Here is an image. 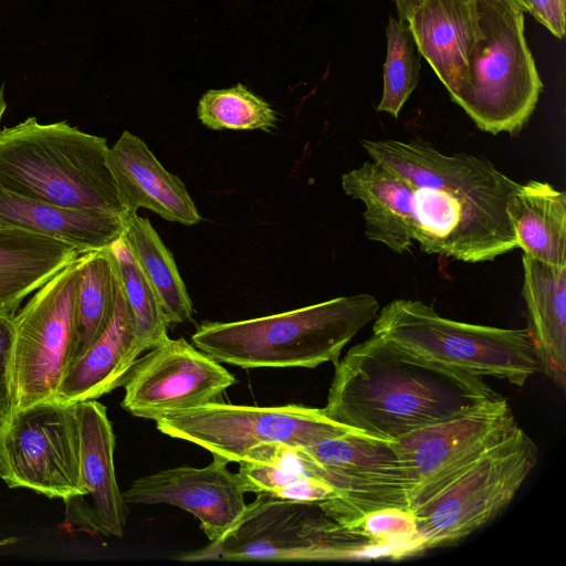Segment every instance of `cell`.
Returning <instances> with one entry per match:
<instances>
[{
    "instance_id": "1",
    "label": "cell",
    "mask_w": 566,
    "mask_h": 566,
    "mask_svg": "<svg viewBox=\"0 0 566 566\" xmlns=\"http://www.w3.org/2000/svg\"><path fill=\"white\" fill-rule=\"evenodd\" d=\"M360 143L371 160L413 187V241L422 252L476 263L517 248L506 206L520 184L491 161L446 155L424 142Z\"/></svg>"
},
{
    "instance_id": "2",
    "label": "cell",
    "mask_w": 566,
    "mask_h": 566,
    "mask_svg": "<svg viewBox=\"0 0 566 566\" xmlns=\"http://www.w3.org/2000/svg\"><path fill=\"white\" fill-rule=\"evenodd\" d=\"M503 398L481 376L373 334L335 365L322 409L339 424L394 441Z\"/></svg>"
},
{
    "instance_id": "3",
    "label": "cell",
    "mask_w": 566,
    "mask_h": 566,
    "mask_svg": "<svg viewBox=\"0 0 566 566\" xmlns=\"http://www.w3.org/2000/svg\"><path fill=\"white\" fill-rule=\"evenodd\" d=\"M380 310L370 294L339 296L296 310L234 322H202L192 344L241 368L336 365L345 345Z\"/></svg>"
},
{
    "instance_id": "4",
    "label": "cell",
    "mask_w": 566,
    "mask_h": 566,
    "mask_svg": "<svg viewBox=\"0 0 566 566\" xmlns=\"http://www.w3.org/2000/svg\"><path fill=\"white\" fill-rule=\"evenodd\" d=\"M104 137L36 117L0 132V187L50 203L125 214Z\"/></svg>"
},
{
    "instance_id": "5",
    "label": "cell",
    "mask_w": 566,
    "mask_h": 566,
    "mask_svg": "<svg viewBox=\"0 0 566 566\" xmlns=\"http://www.w3.org/2000/svg\"><path fill=\"white\" fill-rule=\"evenodd\" d=\"M479 31L469 76L451 96L478 128L516 135L543 90L524 33V12L504 0H478Z\"/></svg>"
},
{
    "instance_id": "6",
    "label": "cell",
    "mask_w": 566,
    "mask_h": 566,
    "mask_svg": "<svg viewBox=\"0 0 566 566\" xmlns=\"http://www.w3.org/2000/svg\"><path fill=\"white\" fill-rule=\"evenodd\" d=\"M373 334L422 358L523 387L542 371L526 328L470 324L440 316L418 300L397 298L379 310Z\"/></svg>"
},
{
    "instance_id": "7",
    "label": "cell",
    "mask_w": 566,
    "mask_h": 566,
    "mask_svg": "<svg viewBox=\"0 0 566 566\" xmlns=\"http://www.w3.org/2000/svg\"><path fill=\"white\" fill-rule=\"evenodd\" d=\"M361 536L327 516L319 502L256 494L217 541L180 560H339L365 558Z\"/></svg>"
},
{
    "instance_id": "8",
    "label": "cell",
    "mask_w": 566,
    "mask_h": 566,
    "mask_svg": "<svg viewBox=\"0 0 566 566\" xmlns=\"http://www.w3.org/2000/svg\"><path fill=\"white\" fill-rule=\"evenodd\" d=\"M295 469L333 490L318 501L329 518L355 532L368 515L410 510V483L394 441L352 430L308 447H293Z\"/></svg>"
},
{
    "instance_id": "9",
    "label": "cell",
    "mask_w": 566,
    "mask_h": 566,
    "mask_svg": "<svg viewBox=\"0 0 566 566\" xmlns=\"http://www.w3.org/2000/svg\"><path fill=\"white\" fill-rule=\"evenodd\" d=\"M537 459L536 444L521 428L411 510L423 552L452 546L492 522L513 501Z\"/></svg>"
},
{
    "instance_id": "10",
    "label": "cell",
    "mask_w": 566,
    "mask_h": 566,
    "mask_svg": "<svg viewBox=\"0 0 566 566\" xmlns=\"http://www.w3.org/2000/svg\"><path fill=\"white\" fill-rule=\"evenodd\" d=\"M156 427L161 433L197 444L229 463H239L259 444L308 447L354 430L333 421L321 408L219 401L166 415L156 420Z\"/></svg>"
},
{
    "instance_id": "11",
    "label": "cell",
    "mask_w": 566,
    "mask_h": 566,
    "mask_svg": "<svg viewBox=\"0 0 566 566\" xmlns=\"http://www.w3.org/2000/svg\"><path fill=\"white\" fill-rule=\"evenodd\" d=\"M83 253L38 289L14 316L13 411L54 399L75 337V297Z\"/></svg>"
},
{
    "instance_id": "12",
    "label": "cell",
    "mask_w": 566,
    "mask_h": 566,
    "mask_svg": "<svg viewBox=\"0 0 566 566\" xmlns=\"http://www.w3.org/2000/svg\"><path fill=\"white\" fill-rule=\"evenodd\" d=\"M0 478L50 499L81 495L75 405L50 399L13 411L0 431Z\"/></svg>"
},
{
    "instance_id": "13",
    "label": "cell",
    "mask_w": 566,
    "mask_h": 566,
    "mask_svg": "<svg viewBox=\"0 0 566 566\" xmlns=\"http://www.w3.org/2000/svg\"><path fill=\"white\" fill-rule=\"evenodd\" d=\"M520 429L503 398L394 440L410 483V511Z\"/></svg>"
},
{
    "instance_id": "14",
    "label": "cell",
    "mask_w": 566,
    "mask_h": 566,
    "mask_svg": "<svg viewBox=\"0 0 566 566\" xmlns=\"http://www.w3.org/2000/svg\"><path fill=\"white\" fill-rule=\"evenodd\" d=\"M235 382L221 363L182 337H168L136 359L122 385L120 405L134 417L156 421L218 401Z\"/></svg>"
},
{
    "instance_id": "15",
    "label": "cell",
    "mask_w": 566,
    "mask_h": 566,
    "mask_svg": "<svg viewBox=\"0 0 566 566\" xmlns=\"http://www.w3.org/2000/svg\"><path fill=\"white\" fill-rule=\"evenodd\" d=\"M80 431V479L83 493L65 504V524L91 534L122 537L128 509L116 481L115 437L106 408L97 400L75 403Z\"/></svg>"
},
{
    "instance_id": "16",
    "label": "cell",
    "mask_w": 566,
    "mask_h": 566,
    "mask_svg": "<svg viewBox=\"0 0 566 566\" xmlns=\"http://www.w3.org/2000/svg\"><path fill=\"white\" fill-rule=\"evenodd\" d=\"M229 462L213 455L203 468L178 467L136 479L123 492L127 504H168L191 513L210 542L217 541L238 521L247 493Z\"/></svg>"
},
{
    "instance_id": "17",
    "label": "cell",
    "mask_w": 566,
    "mask_h": 566,
    "mask_svg": "<svg viewBox=\"0 0 566 566\" xmlns=\"http://www.w3.org/2000/svg\"><path fill=\"white\" fill-rule=\"evenodd\" d=\"M106 161L125 213L145 208L185 226L201 221L184 181L169 172L138 136L124 130L108 147Z\"/></svg>"
},
{
    "instance_id": "18",
    "label": "cell",
    "mask_w": 566,
    "mask_h": 566,
    "mask_svg": "<svg viewBox=\"0 0 566 566\" xmlns=\"http://www.w3.org/2000/svg\"><path fill=\"white\" fill-rule=\"evenodd\" d=\"M146 350L117 276L115 308L108 326L70 365L54 399L66 405L96 400L122 386L136 359Z\"/></svg>"
},
{
    "instance_id": "19",
    "label": "cell",
    "mask_w": 566,
    "mask_h": 566,
    "mask_svg": "<svg viewBox=\"0 0 566 566\" xmlns=\"http://www.w3.org/2000/svg\"><path fill=\"white\" fill-rule=\"evenodd\" d=\"M407 23L420 55L454 95L469 76L479 31L478 0H424Z\"/></svg>"
},
{
    "instance_id": "20",
    "label": "cell",
    "mask_w": 566,
    "mask_h": 566,
    "mask_svg": "<svg viewBox=\"0 0 566 566\" xmlns=\"http://www.w3.org/2000/svg\"><path fill=\"white\" fill-rule=\"evenodd\" d=\"M344 192L365 205V234L403 254L413 243V187L390 168L367 160L342 176Z\"/></svg>"
},
{
    "instance_id": "21",
    "label": "cell",
    "mask_w": 566,
    "mask_h": 566,
    "mask_svg": "<svg viewBox=\"0 0 566 566\" xmlns=\"http://www.w3.org/2000/svg\"><path fill=\"white\" fill-rule=\"evenodd\" d=\"M527 332L544 371L566 388V268L523 254Z\"/></svg>"
},
{
    "instance_id": "22",
    "label": "cell",
    "mask_w": 566,
    "mask_h": 566,
    "mask_svg": "<svg viewBox=\"0 0 566 566\" xmlns=\"http://www.w3.org/2000/svg\"><path fill=\"white\" fill-rule=\"evenodd\" d=\"M0 227L53 238L83 253L108 248L123 233V218L106 211L63 207L0 187Z\"/></svg>"
},
{
    "instance_id": "23",
    "label": "cell",
    "mask_w": 566,
    "mask_h": 566,
    "mask_svg": "<svg viewBox=\"0 0 566 566\" xmlns=\"http://www.w3.org/2000/svg\"><path fill=\"white\" fill-rule=\"evenodd\" d=\"M83 252L18 227H0V313L15 316L23 300Z\"/></svg>"
},
{
    "instance_id": "24",
    "label": "cell",
    "mask_w": 566,
    "mask_h": 566,
    "mask_svg": "<svg viewBox=\"0 0 566 566\" xmlns=\"http://www.w3.org/2000/svg\"><path fill=\"white\" fill-rule=\"evenodd\" d=\"M507 216L524 254L566 268V195L530 180L510 196Z\"/></svg>"
},
{
    "instance_id": "25",
    "label": "cell",
    "mask_w": 566,
    "mask_h": 566,
    "mask_svg": "<svg viewBox=\"0 0 566 566\" xmlns=\"http://www.w3.org/2000/svg\"><path fill=\"white\" fill-rule=\"evenodd\" d=\"M123 238L154 290L168 325L192 319V302L171 252L147 218L123 216Z\"/></svg>"
},
{
    "instance_id": "26",
    "label": "cell",
    "mask_w": 566,
    "mask_h": 566,
    "mask_svg": "<svg viewBox=\"0 0 566 566\" xmlns=\"http://www.w3.org/2000/svg\"><path fill=\"white\" fill-rule=\"evenodd\" d=\"M117 273L108 248L83 253L76 297L75 337L71 364L108 326L116 301Z\"/></svg>"
},
{
    "instance_id": "27",
    "label": "cell",
    "mask_w": 566,
    "mask_h": 566,
    "mask_svg": "<svg viewBox=\"0 0 566 566\" xmlns=\"http://www.w3.org/2000/svg\"><path fill=\"white\" fill-rule=\"evenodd\" d=\"M199 120L213 130H264L276 127L277 116L271 105L243 84L209 90L199 99Z\"/></svg>"
},
{
    "instance_id": "28",
    "label": "cell",
    "mask_w": 566,
    "mask_h": 566,
    "mask_svg": "<svg viewBox=\"0 0 566 566\" xmlns=\"http://www.w3.org/2000/svg\"><path fill=\"white\" fill-rule=\"evenodd\" d=\"M118 281L133 313L137 332L147 349L168 338V324L158 298L144 276L125 239L120 235L111 245Z\"/></svg>"
},
{
    "instance_id": "29",
    "label": "cell",
    "mask_w": 566,
    "mask_h": 566,
    "mask_svg": "<svg viewBox=\"0 0 566 566\" xmlns=\"http://www.w3.org/2000/svg\"><path fill=\"white\" fill-rule=\"evenodd\" d=\"M386 36L384 90L377 109L397 118L419 82L421 55L407 22L389 15Z\"/></svg>"
},
{
    "instance_id": "30",
    "label": "cell",
    "mask_w": 566,
    "mask_h": 566,
    "mask_svg": "<svg viewBox=\"0 0 566 566\" xmlns=\"http://www.w3.org/2000/svg\"><path fill=\"white\" fill-rule=\"evenodd\" d=\"M14 316L0 313V415L8 420L13 412L12 350Z\"/></svg>"
},
{
    "instance_id": "31",
    "label": "cell",
    "mask_w": 566,
    "mask_h": 566,
    "mask_svg": "<svg viewBox=\"0 0 566 566\" xmlns=\"http://www.w3.org/2000/svg\"><path fill=\"white\" fill-rule=\"evenodd\" d=\"M528 13L554 36L563 39L566 25V0H526Z\"/></svg>"
},
{
    "instance_id": "32",
    "label": "cell",
    "mask_w": 566,
    "mask_h": 566,
    "mask_svg": "<svg viewBox=\"0 0 566 566\" xmlns=\"http://www.w3.org/2000/svg\"><path fill=\"white\" fill-rule=\"evenodd\" d=\"M397 8L398 20L408 22L424 0H392Z\"/></svg>"
},
{
    "instance_id": "33",
    "label": "cell",
    "mask_w": 566,
    "mask_h": 566,
    "mask_svg": "<svg viewBox=\"0 0 566 566\" xmlns=\"http://www.w3.org/2000/svg\"><path fill=\"white\" fill-rule=\"evenodd\" d=\"M504 1L516 7L522 12H528V6H527L526 0H504Z\"/></svg>"
},
{
    "instance_id": "34",
    "label": "cell",
    "mask_w": 566,
    "mask_h": 566,
    "mask_svg": "<svg viewBox=\"0 0 566 566\" xmlns=\"http://www.w3.org/2000/svg\"><path fill=\"white\" fill-rule=\"evenodd\" d=\"M6 108H7V103L4 101L3 88H1L0 90V124H1V119H2ZM0 132H1V128H0Z\"/></svg>"
},
{
    "instance_id": "35",
    "label": "cell",
    "mask_w": 566,
    "mask_h": 566,
    "mask_svg": "<svg viewBox=\"0 0 566 566\" xmlns=\"http://www.w3.org/2000/svg\"><path fill=\"white\" fill-rule=\"evenodd\" d=\"M7 420L0 415V431L3 429Z\"/></svg>"
}]
</instances>
